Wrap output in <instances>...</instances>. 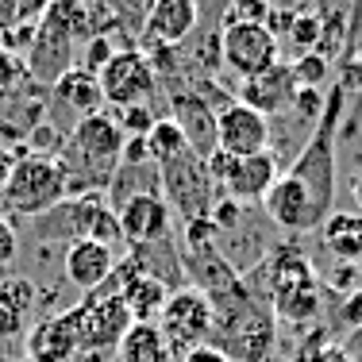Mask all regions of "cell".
<instances>
[{"label": "cell", "instance_id": "25", "mask_svg": "<svg viewBox=\"0 0 362 362\" xmlns=\"http://www.w3.org/2000/svg\"><path fill=\"white\" fill-rule=\"evenodd\" d=\"M35 300H39V289H35L31 278H4L0 281V308H8V313H16V316L28 320V313L35 308Z\"/></svg>", "mask_w": 362, "mask_h": 362}, {"label": "cell", "instance_id": "15", "mask_svg": "<svg viewBox=\"0 0 362 362\" xmlns=\"http://www.w3.org/2000/svg\"><path fill=\"white\" fill-rule=\"evenodd\" d=\"M278 177H281V166H278V154L274 151L247 154V158H231L228 174L220 181V193L247 209V204H262Z\"/></svg>", "mask_w": 362, "mask_h": 362}, {"label": "cell", "instance_id": "23", "mask_svg": "<svg viewBox=\"0 0 362 362\" xmlns=\"http://www.w3.org/2000/svg\"><path fill=\"white\" fill-rule=\"evenodd\" d=\"M116 355L119 362H174V351L162 339L158 324H132Z\"/></svg>", "mask_w": 362, "mask_h": 362}, {"label": "cell", "instance_id": "10", "mask_svg": "<svg viewBox=\"0 0 362 362\" xmlns=\"http://www.w3.org/2000/svg\"><path fill=\"white\" fill-rule=\"evenodd\" d=\"M220 50H223V66L231 74H239V81L266 74L270 66L281 62V47L262 23H235V28L220 31Z\"/></svg>", "mask_w": 362, "mask_h": 362}, {"label": "cell", "instance_id": "20", "mask_svg": "<svg viewBox=\"0 0 362 362\" xmlns=\"http://www.w3.org/2000/svg\"><path fill=\"white\" fill-rule=\"evenodd\" d=\"M54 97L62 100V105L70 108L77 119L105 112V93H100V81H97V74H89L85 66H74L70 74L58 77V81H54Z\"/></svg>", "mask_w": 362, "mask_h": 362}, {"label": "cell", "instance_id": "37", "mask_svg": "<svg viewBox=\"0 0 362 362\" xmlns=\"http://www.w3.org/2000/svg\"><path fill=\"white\" fill-rule=\"evenodd\" d=\"M339 316H343V324H347L351 332H362V289L343 297V313Z\"/></svg>", "mask_w": 362, "mask_h": 362}, {"label": "cell", "instance_id": "40", "mask_svg": "<svg viewBox=\"0 0 362 362\" xmlns=\"http://www.w3.org/2000/svg\"><path fill=\"white\" fill-rule=\"evenodd\" d=\"M20 20H23L20 0H0V35H8V31H12Z\"/></svg>", "mask_w": 362, "mask_h": 362}, {"label": "cell", "instance_id": "5", "mask_svg": "<svg viewBox=\"0 0 362 362\" xmlns=\"http://www.w3.org/2000/svg\"><path fill=\"white\" fill-rule=\"evenodd\" d=\"M0 197L4 209L12 216L35 220L42 212H50L54 204L66 201V170L58 162V154L47 151H28L12 162L8 177L0 181Z\"/></svg>", "mask_w": 362, "mask_h": 362}, {"label": "cell", "instance_id": "17", "mask_svg": "<svg viewBox=\"0 0 362 362\" xmlns=\"http://www.w3.org/2000/svg\"><path fill=\"white\" fill-rule=\"evenodd\" d=\"M116 247L108 243H97V239H77V243L66 247L62 255V270H66V281L77 286L81 293H93L100 289L105 281L112 278V270H116Z\"/></svg>", "mask_w": 362, "mask_h": 362}, {"label": "cell", "instance_id": "19", "mask_svg": "<svg viewBox=\"0 0 362 362\" xmlns=\"http://www.w3.org/2000/svg\"><path fill=\"white\" fill-rule=\"evenodd\" d=\"M293 97H297V81H293V70L286 62L270 66V70L258 74V77H247V81H239V89H235L239 105L262 112L266 119H270L274 112H286L293 105Z\"/></svg>", "mask_w": 362, "mask_h": 362}, {"label": "cell", "instance_id": "6", "mask_svg": "<svg viewBox=\"0 0 362 362\" xmlns=\"http://www.w3.org/2000/svg\"><path fill=\"white\" fill-rule=\"evenodd\" d=\"M35 228V239L42 243H54V239H66V247L77 243V239H97V243L116 247L119 239V220L116 212L108 209L105 193H85V197H66L62 204H54L50 212L31 220Z\"/></svg>", "mask_w": 362, "mask_h": 362}, {"label": "cell", "instance_id": "30", "mask_svg": "<svg viewBox=\"0 0 362 362\" xmlns=\"http://www.w3.org/2000/svg\"><path fill=\"white\" fill-rule=\"evenodd\" d=\"M154 112H151V105H135V108H124L116 116V124H119V132L127 135V139H132V135H139V139H146V132H151L154 127Z\"/></svg>", "mask_w": 362, "mask_h": 362}, {"label": "cell", "instance_id": "33", "mask_svg": "<svg viewBox=\"0 0 362 362\" xmlns=\"http://www.w3.org/2000/svg\"><path fill=\"white\" fill-rule=\"evenodd\" d=\"M293 112H297L300 119H308V124H316L320 119V112H324V97H320V89H297V97H293Z\"/></svg>", "mask_w": 362, "mask_h": 362}, {"label": "cell", "instance_id": "2", "mask_svg": "<svg viewBox=\"0 0 362 362\" xmlns=\"http://www.w3.org/2000/svg\"><path fill=\"white\" fill-rule=\"evenodd\" d=\"M243 281L274 313V320H281V324L308 327L320 320V313H324L316 266H313V258L293 243L270 247L262 255V262H258V270H251Z\"/></svg>", "mask_w": 362, "mask_h": 362}, {"label": "cell", "instance_id": "14", "mask_svg": "<svg viewBox=\"0 0 362 362\" xmlns=\"http://www.w3.org/2000/svg\"><path fill=\"white\" fill-rule=\"evenodd\" d=\"M81 305L66 313L42 316L28 332V358L31 362H74L81 351Z\"/></svg>", "mask_w": 362, "mask_h": 362}, {"label": "cell", "instance_id": "28", "mask_svg": "<svg viewBox=\"0 0 362 362\" xmlns=\"http://www.w3.org/2000/svg\"><path fill=\"white\" fill-rule=\"evenodd\" d=\"M270 0H231L228 12L220 16V31L223 28H235V23H266L270 16Z\"/></svg>", "mask_w": 362, "mask_h": 362}, {"label": "cell", "instance_id": "38", "mask_svg": "<svg viewBox=\"0 0 362 362\" xmlns=\"http://www.w3.org/2000/svg\"><path fill=\"white\" fill-rule=\"evenodd\" d=\"M20 335H28V320L0 308V339H20Z\"/></svg>", "mask_w": 362, "mask_h": 362}, {"label": "cell", "instance_id": "36", "mask_svg": "<svg viewBox=\"0 0 362 362\" xmlns=\"http://www.w3.org/2000/svg\"><path fill=\"white\" fill-rule=\"evenodd\" d=\"M89 39H93V42H89V50H85V58H89V66H85V70L97 74L100 66H108V58L116 54V47H112L105 35H89Z\"/></svg>", "mask_w": 362, "mask_h": 362}, {"label": "cell", "instance_id": "4", "mask_svg": "<svg viewBox=\"0 0 362 362\" xmlns=\"http://www.w3.org/2000/svg\"><path fill=\"white\" fill-rule=\"evenodd\" d=\"M127 135L119 132L116 116L97 112V116L77 119V127L58 146V162L66 170V197L105 193L112 174L119 170V151Z\"/></svg>", "mask_w": 362, "mask_h": 362}, {"label": "cell", "instance_id": "44", "mask_svg": "<svg viewBox=\"0 0 362 362\" xmlns=\"http://www.w3.org/2000/svg\"><path fill=\"white\" fill-rule=\"evenodd\" d=\"M358 278H362V262H358Z\"/></svg>", "mask_w": 362, "mask_h": 362}, {"label": "cell", "instance_id": "11", "mask_svg": "<svg viewBox=\"0 0 362 362\" xmlns=\"http://www.w3.org/2000/svg\"><path fill=\"white\" fill-rule=\"evenodd\" d=\"M81 351H93V355L112 358L124 343V335L132 332V313L119 297H89L85 293L81 300Z\"/></svg>", "mask_w": 362, "mask_h": 362}, {"label": "cell", "instance_id": "16", "mask_svg": "<svg viewBox=\"0 0 362 362\" xmlns=\"http://www.w3.org/2000/svg\"><path fill=\"white\" fill-rule=\"evenodd\" d=\"M170 119L181 127V135H185L193 154L209 158L216 151V108L204 97H197L193 89H177L170 97Z\"/></svg>", "mask_w": 362, "mask_h": 362}, {"label": "cell", "instance_id": "1", "mask_svg": "<svg viewBox=\"0 0 362 362\" xmlns=\"http://www.w3.org/2000/svg\"><path fill=\"white\" fill-rule=\"evenodd\" d=\"M347 108V81H339L324 97V112L316 119L308 143L293 158V166L274 181L262 209L274 228L289 235L320 231V223L332 216L335 201V135H339V116Z\"/></svg>", "mask_w": 362, "mask_h": 362}, {"label": "cell", "instance_id": "31", "mask_svg": "<svg viewBox=\"0 0 362 362\" xmlns=\"http://www.w3.org/2000/svg\"><path fill=\"white\" fill-rule=\"evenodd\" d=\"M297 362H355L351 358L347 347H335V343H324V335H316V339H308L305 355Z\"/></svg>", "mask_w": 362, "mask_h": 362}, {"label": "cell", "instance_id": "32", "mask_svg": "<svg viewBox=\"0 0 362 362\" xmlns=\"http://www.w3.org/2000/svg\"><path fill=\"white\" fill-rule=\"evenodd\" d=\"M193 62L201 66V70H212L216 74L223 66V50H220V31H212V35H201V42L193 47Z\"/></svg>", "mask_w": 362, "mask_h": 362}, {"label": "cell", "instance_id": "7", "mask_svg": "<svg viewBox=\"0 0 362 362\" xmlns=\"http://www.w3.org/2000/svg\"><path fill=\"white\" fill-rule=\"evenodd\" d=\"M158 189H162V197H166L170 212L181 216V223L209 216L216 197H220V189L212 185V177H209L204 158L193 151H181L177 158L162 162L158 166Z\"/></svg>", "mask_w": 362, "mask_h": 362}, {"label": "cell", "instance_id": "13", "mask_svg": "<svg viewBox=\"0 0 362 362\" xmlns=\"http://www.w3.org/2000/svg\"><path fill=\"white\" fill-rule=\"evenodd\" d=\"M216 151L231 154V158L270 151V119L262 112L231 100L228 108L216 112Z\"/></svg>", "mask_w": 362, "mask_h": 362}, {"label": "cell", "instance_id": "34", "mask_svg": "<svg viewBox=\"0 0 362 362\" xmlns=\"http://www.w3.org/2000/svg\"><path fill=\"white\" fill-rule=\"evenodd\" d=\"M16 255H20V231H16V223L0 212V266H8Z\"/></svg>", "mask_w": 362, "mask_h": 362}, {"label": "cell", "instance_id": "35", "mask_svg": "<svg viewBox=\"0 0 362 362\" xmlns=\"http://www.w3.org/2000/svg\"><path fill=\"white\" fill-rule=\"evenodd\" d=\"M327 286H332L335 293H343V297H347V293H355V289H362L358 266H351V262H339V266L332 270V281H327Z\"/></svg>", "mask_w": 362, "mask_h": 362}, {"label": "cell", "instance_id": "42", "mask_svg": "<svg viewBox=\"0 0 362 362\" xmlns=\"http://www.w3.org/2000/svg\"><path fill=\"white\" fill-rule=\"evenodd\" d=\"M351 193H355V204H358V216H362V170L355 174V185H351Z\"/></svg>", "mask_w": 362, "mask_h": 362}, {"label": "cell", "instance_id": "43", "mask_svg": "<svg viewBox=\"0 0 362 362\" xmlns=\"http://www.w3.org/2000/svg\"><path fill=\"white\" fill-rule=\"evenodd\" d=\"M0 362H16V358H12V355H4V351H0Z\"/></svg>", "mask_w": 362, "mask_h": 362}, {"label": "cell", "instance_id": "12", "mask_svg": "<svg viewBox=\"0 0 362 362\" xmlns=\"http://www.w3.org/2000/svg\"><path fill=\"white\" fill-rule=\"evenodd\" d=\"M116 220H119V235H124L127 247L166 243L170 231H174V212H170V204H166L162 193L127 197V201L116 209Z\"/></svg>", "mask_w": 362, "mask_h": 362}, {"label": "cell", "instance_id": "24", "mask_svg": "<svg viewBox=\"0 0 362 362\" xmlns=\"http://www.w3.org/2000/svg\"><path fill=\"white\" fill-rule=\"evenodd\" d=\"M181 151H189L185 135H181V127L174 124V119H154V127L146 132V154H151L154 166H162V162L177 158Z\"/></svg>", "mask_w": 362, "mask_h": 362}, {"label": "cell", "instance_id": "26", "mask_svg": "<svg viewBox=\"0 0 362 362\" xmlns=\"http://www.w3.org/2000/svg\"><path fill=\"white\" fill-rule=\"evenodd\" d=\"M286 39L293 42V50H297V54H313L316 42L324 39V20L316 12H297V20H293V28H289Z\"/></svg>", "mask_w": 362, "mask_h": 362}, {"label": "cell", "instance_id": "41", "mask_svg": "<svg viewBox=\"0 0 362 362\" xmlns=\"http://www.w3.org/2000/svg\"><path fill=\"white\" fill-rule=\"evenodd\" d=\"M50 4H58V0H20V12H23V20H39Z\"/></svg>", "mask_w": 362, "mask_h": 362}, {"label": "cell", "instance_id": "18", "mask_svg": "<svg viewBox=\"0 0 362 362\" xmlns=\"http://www.w3.org/2000/svg\"><path fill=\"white\" fill-rule=\"evenodd\" d=\"M197 20H201L197 0H154L146 8L143 39L154 47H181L197 31Z\"/></svg>", "mask_w": 362, "mask_h": 362}, {"label": "cell", "instance_id": "45", "mask_svg": "<svg viewBox=\"0 0 362 362\" xmlns=\"http://www.w3.org/2000/svg\"><path fill=\"white\" fill-rule=\"evenodd\" d=\"M23 362H31V358H23Z\"/></svg>", "mask_w": 362, "mask_h": 362}, {"label": "cell", "instance_id": "22", "mask_svg": "<svg viewBox=\"0 0 362 362\" xmlns=\"http://www.w3.org/2000/svg\"><path fill=\"white\" fill-rule=\"evenodd\" d=\"M166 297H170V286L162 278H154V274H135V278L119 289V300L127 305V313H132L135 324H154L158 320Z\"/></svg>", "mask_w": 362, "mask_h": 362}, {"label": "cell", "instance_id": "29", "mask_svg": "<svg viewBox=\"0 0 362 362\" xmlns=\"http://www.w3.org/2000/svg\"><path fill=\"white\" fill-rule=\"evenodd\" d=\"M28 81V70H23V58L8 54L4 47H0V105H4L8 97H12L20 85Z\"/></svg>", "mask_w": 362, "mask_h": 362}, {"label": "cell", "instance_id": "9", "mask_svg": "<svg viewBox=\"0 0 362 362\" xmlns=\"http://www.w3.org/2000/svg\"><path fill=\"white\" fill-rule=\"evenodd\" d=\"M100 93H105V105H116L119 112L135 108V105H151L154 89H158V77H154L151 62H146L143 50H116L108 58V66L97 70Z\"/></svg>", "mask_w": 362, "mask_h": 362}, {"label": "cell", "instance_id": "27", "mask_svg": "<svg viewBox=\"0 0 362 362\" xmlns=\"http://www.w3.org/2000/svg\"><path fill=\"white\" fill-rule=\"evenodd\" d=\"M289 70H293V81H297V89H320L332 66H327V54L313 50V54H297V62H293Z\"/></svg>", "mask_w": 362, "mask_h": 362}, {"label": "cell", "instance_id": "8", "mask_svg": "<svg viewBox=\"0 0 362 362\" xmlns=\"http://www.w3.org/2000/svg\"><path fill=\"white\" fill-rule=\"evenodd\" d=\"M154 324H158L162 339L170 343V351H174V355H185V351L209 343L212 300L193 286H177V289H170V297H166V305H162V313Z\"/></svg>", "mask_w": 362, "mask_h": 362}, {"label": "cell", "instance_id": "39", "mask_svg": "<svg viewBox=\"0 0 362 362\" xmlns=\"http://www.w3.org/2000/svg\"><path fill=\"white\" fill-rule=\"evenodd\" d=\"M181 362H231V358L223 355L220 347H212V343H201V347L185 351V355H181Z\"/></svg>", "mask_w": 362, "mask_h": 362}, {"label": "cell", "instance_id": "3", "mask_svg": "<svg viewBox=\"0 0 362 362\" xmlns=\"http://www.w3.org/2000/svg\"><path fill=\"white\" fill-rule=\"evenodd\" d=\"M209 300H212V335H209L212 347H220L231 362H270L274 343H278V320L247 289V281L239 278V286Z\"/></svg>", "mask_w": 362, "mask_h": 362}, {"label": "cell", "instance_id": "21", "mask_svg": "<svg viewBox=\"0 0 362 362\" xmlns=\"http://www.w3.org/2000/svg\"><path fill=\"white\" fill-rule=\"evenodd\" d=\"M320 243L324 251L335 255V262H362V216L358 212H332L320 223Z\"/></svg>", "mask_w": 362, "mask_h": 362}]
</instances>
